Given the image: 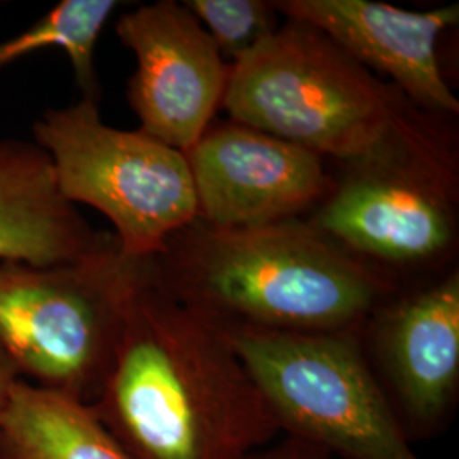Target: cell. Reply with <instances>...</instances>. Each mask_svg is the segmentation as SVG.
I'll return each instance as SVG.
<instances>
[{
	"instance_id": "15",
	"label": "cell",
	"mask_w": 459,
	"mask_h": 459,
	"mask_svg": "<svg viewBox=\"0 0 459 459\" xmlns=\"http://www.w3.org/2000/svg\"><path fill=\"white\" fill-rule=\"evenodd\" d=\"M184 5L233 62L278 28L274 4L261 0H187Z\"/></svg>"
},
{
	"instance_id": "7",
	"label": "cell",
	"mask_w": 459,
	"mask_h": 459,
	"mask_svg": "<svg viewBox=\"0 0 459 459\" xmlns=\"http://www.w3.org/2000/svg\"><path fill=\"white\" fill-rule=\"evenodd\" d=\"M116 34L136 60L128 100L140 130L186 155L223 104L231 64L193 13L174 0L126 13Z\"/></svg>"
},
{
	"instance_id": "6",
	"label": "cell",
	"mask_w": 459,
	"mask_h": 459,
	"mask_svg": "<svg viewBox=\"0 0 459 459\" xmlns=\"http://www.w3.org/2000/svg\"><path fill=\"white\" fill-rule=\"evenodd\" d=\"M33 134L62 196L104 214L125 255L153 259L196 220L186 155L142 130L106 125L98 100L51 109L36 121Z\"/></svg>"
},
{
	"instance_id": "2",
	"label": "cell",
	"mask_w": 459,
	"mask_h": 459,
	"mask_svg": "<svg viewBox=\"0 0 459 459\" xmlns=\"http://www.w3.org/2000/svg\"><path fill=\"white\" fill-rule=\"evenodd\" d=\"M157 281L220 324L284 330H354L385 284L313 225L182 230L153 257Z\"/></svg>"
},
{
	"instance_id": "13",
	"label": "cell",
	"mask_w": 459,
	"mask_h": 459,
	"mask_svg": "<svg viewBox=\"0 0 459 459\" xmlns=\"http://www.w3.org/2000/svg\"><path fill=\"white\" fill-rule=\"evenodd\" d=\"M0 459H133L92 407L22 377L0 402Z\"/></svg>"
},
{
	"instance_id": "12",
	"label": "cell",
	"mask_w": 459,
	"mask_h": 459,
	"mask_svg": "<svg viewBox=\"0 0 459 459\" xmlns=\"http://www.w3.org/2000/svg\"><path fill=\"white\" fill-rule=\"evenodd\" d=\"M109 237L91 229L62 196L43 148L0 140V263H75Z\"/></svg>"
},
{
	"instance_id": "3",
	"label": "cell",
	"mask_w": 459,
	"mask_h": 459,
	"mask_svg": "<svg viewBox=\"0 0 459 459\" xmlns=\"http://www.w3.org/2000/svg\"><path fill=\"white\" fill-rule=\"evenodd\" d=\"M405 100L322 31L288 19L231 64L221 106L235 123L362 167L434 148Z\"/></svg>"
},
{
	"instance_id": "5",
	"label": "cell",
	"mask_w": 459,
	"mask_h": 459,
	"mask_svg": "<svg viewBox=\"0 0 459 459\" xmlns=\"http://www.w3.org/2000/svg\"><path fill=\"white\" fill-rule=\"evenodd\" d=\"M220 325L288 437L342 459H422L354 330Z\"/></svg>"
},
{
	"instance_id": "16",
	"label": "cell",
	"mask_w": 459,
	"mask_h": 459,
	"mask_svg": "<svg viewBox=\"0 0 459 459\" xmlns=\"http://www.w3.org/2000/svg\"><path fill=\"white\" fill-rule=\"evenodd\" d=\"M247 459H332V456L312 444L298 441L295 437H286L281 443L271 444L250 455Z\"/></svg>"
},
{
	"instance_id": "17",
	"label": "cell",
	"mask_w": 459,
	"mask_h": 459,
	"mask_svg": "<svg viewBox=\"0 0 459 459\" xmlns=\"http://www.w3.org/2000/svg\"><path fill=\"white\" fill-rule=\"evenodd\" d=\"M17 377H19V375H17L16 368L13 366V362L9 361V358L0 349V402L7 392V388L16 381Z\"/></svg>"
},
{
	"instance_id": "9",
	"label": "cell",
	"mask_w": 459,
	"mask_h": 459,
	"mask_svg": "<svg viewBox=\"0 0 459 459\" xmlns=\"http://www.w3.org/2000/svg\"><path fill=\"white\" fill-rule=\"evenodd\" d=\"M186 159L210 229L288 221L330 193L320 155L235 121L210 128Z\"/></svg>"
},
{
	"instance_id": "10",
	"label": "cell",
	"mask_w": 459,
	"mask_h": 459,
	"mask_svg": "<svg viewBox=\"0 0 459 459\" xmlns=\"http://www.w3.org/2000/svg\"><path fill=\"white\" fill-rule=\"evenodd\" d=\"M274 7L322 31L366 68L386 74L405 98L434 111L458 113V98L437 56L439 36L458 24V4L426 13L373 0H282Z\"/></svg>"
},
{
	"instance_id": "11",
	"label": "cell",
	"mask_w": 459,
	"mask_h": 459,
	"mask_svg": "<svg viewBox=\"0 0 459 459\" xmlns=\"http://www.w3.org/2000/svg\"><path fill=\"white\" fill-rule=\"evenodd\" d=\"M379 344L407 436L436 429L458 390V273L390 313Z\"/></svg>"
},
{
	"instance_id": "14",
	"label": "cell",
	"mask_w": 459,
	"mask_h": 459,
	"mask_svg": "<svg viewBox=\"0 0 459 459\" xmlns=\"http://www.w3.org/2000/svg\"><path fill=\"white\" fill-rule=\"evenodd\" d=\"M115 0H64L26 31L0 41V70L43 49L65 51L83 99L98 100L94 66L99 36L115 13Z\"/></svg>"
},
{
	"instance_id": "8",
	"label": "cell",
	"mask_w": 459,
	"mask_h": 459,
	"mask_svg": "<svg viewBox=\"0 0 459 459\" xmlns=\"http://www.w3.org/2000/svg\"><path fill=\"white\" fill-rule=\"evenodd\" d=\"M436 148L362 165L328 195L313 227L339 246L392 263H420L453 240L446 170Z\"/></svg>"
},
{
	"instance_id": "1",
	"label": "cell",
	"mask_w": 459,
	"mask_h": 459,
	"mask_svg": "<svg viewBox=\"0 0 459 459\" xmlns=\"http://www.w3.org/2000/svg\"><path fill=\"white\" fill-rule=\"evenodd\" d=\"M89 405L133 459H247L281 434L221 325L157 273L134 298Z\"/></svg>"
},
{
	"instance_id": "4",
	"label": "cell",
	"mask_w": 459,
	"mask_h": 459,
	"mask_svg": "<svg viewBox=\"0 0 459 459\" xmlns=\"http://www.w3.org/2000/svg\"><path fill=\"white\" fill-rule=\"evenodd\" d=\"M153 276V259L125 255L115 235L75 263H0V349L19 377L91 403Z\"/></svg>"
}]
</instances>
